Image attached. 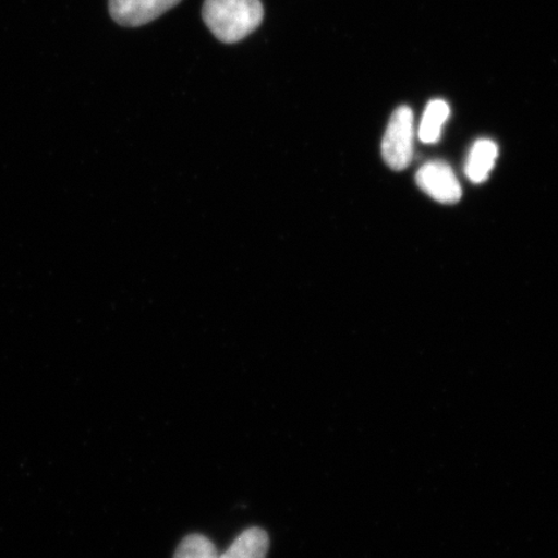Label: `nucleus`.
Instances as JSON below:
<instances>
[{"mask_svg":"<svg viewBox=\"0 0 558 558\" xmlns=\"http://www.w3.org/2000/svg\"><path fill=\"white\" fill-rule=\"evenodd\" d=\"M180 2L181 0H109V11L117 24L137 27L162 16Z\"/></svg>","mask_w":558,"mask_h":558,"instance_id":"nucleus-4","label":"nucleus"},{"mask_svg":"<svg viewBox=\"0 0 558 558\" xmlns=\"http://www.w3.org/2000/svg\"><path fill=\"white\" fill-rule=\"evenodd\" d=\"M202 16L222 44H236L262 25L264 7L260 0H206Z\"/></svg>","mask_w":558,"mask_h":558,"instance_id":"nucleus-1","label":"nucleus"},{"mask_svg":"<svg viewBox=\"0 0 558 558\" xmlns=\"http://www.w3.org/2000/svg\"><path fill=\"white\" fill-rule=\"evenodd\" d=\"M269 550V536L260 527H251L230 544L219 558H267Z\"/></svg>","mask_w":558,"mask_h":558,"instance_id":"nucleus-6","label":"nucleus"},{"mask_svg":"<svg viewBox=\"0 0 558 558\" xmlns=\"http://www.w3.org/2000/svg\"><path fill=\"white\" fill-rule=\"evenodd\" d=\"M215 544L201 534L187 535L181 541L173 558H219Z\"/></svg>","mask_w":558,"mask_h":558,"instance_id":"nucleus-8","label":"nucleus"},{"mask_svg":"<svg viewBox=\"0 0 558 558\" xmlns=\"http://www.w3.org/2000/svg\"><path fill=\"white\" fill-rule=\"evenodd\" d=\"M498 158V145L488 138H480L473 144L466 159L465 173L473 184H483L494 169Z\"/></svg>","mask_w":558,"mask_h":558,"instance_id":"nucleus-5","label":"nucleus"},{"mask_svg":"<svg viewBox=\"0 0 558 558\" xmlns=\"http://www.w3.org/2000/svg\"><path fill=\"white\" fill-rule=\"evenodd\" d=\"M414 114L407 105L397 108L390 117L381 144L383 158L390 169H408L414 156Z\"/></svg>","mask_w":558,"mask_h":558,"instance_id":"nucleus-2","label":"nucleus"},{"mask_svg":"<svg viewBox=\"0 0 558 558\" xmlns=\"http://www.w3.org/2000/svg\"><path fill=\"white\" fill-rule=\"evenodd\" d=\"M416 184L439 204L453 205L462 198V187L456 173L441 160L425 163L416 173Z\"/></svg>","mask_w":558,"mask_h":558,"instance_id":"nucleus-3","label":"nucleus"},{"mask_svg":"<svg viewBox=\"0 0 558 558\" xmlns=\"http://www.w3.org/2000/svg\"><path fill=\"white\" fill-rule=\"evenodd\" d=\"M450 116L448 102L444 100H434L428 104L424 111L421 128H418V138L424 144H436L441 137L442 128Z\"/></svg>","mask_w":558,"mask_h":558,"instance_id":"nucleus-7","label":"nucleus"}]
</instances>
